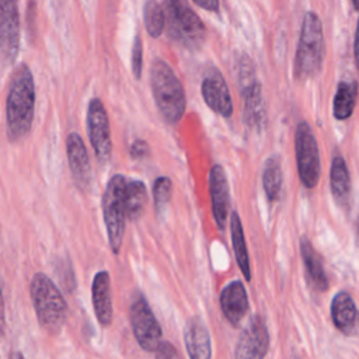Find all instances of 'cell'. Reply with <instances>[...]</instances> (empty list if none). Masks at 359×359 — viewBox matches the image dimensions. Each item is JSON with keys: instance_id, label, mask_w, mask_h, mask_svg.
<instances>
[{"instance_id": "obj_7", "label": "cell", "mask_w": 359, "mask_h": 359, "mask_svg": "<svg viewBox=\"0 0 359 359\" xmlns=\"http://www.w3.org/2000/svg\"><path fill=\"white\" fill-rule=\"evenodd\" d=\"M294 150L300 182L311 189L318 184L321 164L316 136L306 121H300L296 126Z\"/></svg>"}, {"instance_id": "obj_20", "label": "cell", "mask_w": 359, "mask_h": 359, "mask_svg": "<svg viewBox=\"0 0 359 359\" xmlns=\"http://www.w3.org/2000/svg\"><path fill=\"white\" fill-rule=\"evenodd\" d=\"M300 254H302L303 264L306 268V275H307L311 286L318 292L327 290L328 280H327V275H325V271L323 266L321 257L317 254V251L313 248L311 243L306 237L300 238Z\"/></svg>"}, {"instance_id": "obj_25", "label": "cell", "mask_w": 359, "mask_h": 359, "mask_svg": "<svg viewBox=\"0 0 359 359\" xmlns=\"http://www.w3.org/2000/svg\"><path fill=\"white\" fill-rule=\"evenodd\" d=\"M282 184H283V174H282L280 158L278 156H271L266 160L262 171V185L269 202H275L279 198Z\"/></svg>"}, {"instance_id": "obj_11", "label": "cell", "mask_w": 359, "mask_h": 359, "mask_svg": "<svg viewBox=\"0 0 359 359\" xmlns=\"http://www.w3.org/2000/svg\"><path fill=\"white\" fill-rule=\"evenodd\" d=\"M269 348V335L261 316L255 314L240 332L236 344V359H264Z\"/></svg>"}, {"instance_id": "obj_18", "label": "cell", "mask_w": 359, "mask_h": 359, "mask_svg": "<svg viewBox=\"0 0 359 359\" xmlns=\"http://www.w3.org/2000/svg\"><path fill=\"white\" fill-rule=\"evenodd\" d=\"M93 307L98 323L108 327L112 321V299H111V280L107 271L95 273L91 285Z\"/></svg>"}, {"instance_id": "obj_3", "label": "cell", "mask_w": 359, "mask_h": 359, "mask_svg": "<svg viewBox=\"0 0 359 359\" xmlns=\"http://www.w3.org/2000/svg\"><path fill=\"white\" fill-rule=\"evenodd\" d=\"M29 292L39 325L49 334H59L67 318V304L60 290L45 273L38 272L31 279Z\"/></svg>"}, {"instance_id": "obj_33", "label": "cell", "mask_w": 359, "mask_h": 359, "mask_svg": "<svg viewBox=\"0 0 359 359\" xmlns=\"http://www.w3.org/2000/svg\"><path fill=\"white\" fill-rule=\"evenodd\" d=\"M353 56H355V66L359 72V20L356 25V32H355V42H353Z\"/></svg>"}, {"instance_id": "obj_34", "label": "cell", "mask_w": 359, "mask_h": 359, "mask_svg": "<svg viewBox=\"0 0 359 359\" xmlns=\"http://www.w3.org/2000/svg\"><path fill=\"white\" fill-rule=\"evenodd\" d=\"M4 327H6V316H4V303H3V296L0 290V337L4 334Z\"/></svg>"}, {"instance_id": "obj_21", "label": "cell", "mask_w": 359, "mask_h": 359, "mask_svg": "<svg viewBox=\"0 0 359 359\" xmlns=\"http://www.w3.org/2000/svg\"><path fill=\"white\" fill-rule=\"evenodd\" d=\"M359 97V84L355 80H342L338 83L334 101H332V114L335 119L345 121L348 119L358 102Z\"/></svg>"}, {"instance_id": "obj_28", "label": "cell", "mask_w": 359, "mask_h": 359, "mask_svg": "<svg viewBox=\"0 0 359 359\" xmlns=\"http://www.w3.org/2000/svg\"><path fill=\"white\" fill-rule=\"evenodd\" d=\"M237 81H238L240 93L258 81L255 77L254 66L248 56H243L237 63Z\"/></svg>"}, {"instance_id": "obj_16", "label": "cell", "mask_w": 359, "mask_h": 359, "mask_svg": "<svg viewBox=\"0 0 359 359\" xmlns=\"http://www.w3.org/2000/svg\"><path fill=\"white\" fill-rule=\"evenodd\" d=\"M220 307L227 321L234 327L245 317L248 311V297L240 280H233L223 287L220 293Z\"/></svg>"}, {"instance_id": "obj_27", "label": "cell", "mask_w": 359, "mask_h": 359, "mask_svg": "<svg viewBox=\"0 0 359 359\" xmlns=\"http://www.w3.org/2000/svg\"><path fill=\"white\" fill-rule=\"evenodd\" d=\"M171 192H172V184L168 177H158L154 184H153V201H154V208L158 215H161L170 199H171Z\"/></svg>"}, {"instance_id": "obj_32", "label": "cell", "mask_w": 359, "mask_h": 359, "mask_svg": "<svg viewBox=\"0 0 359 359\" xmlns=\"http://www.w3.org/2000/svg\"><path fill=\"white\" fill-rule=\"evenodd\" d=\"M194 1L203 10H208L212 13L219 11V0H194Z\"/></svg>"}, {"instance_id": "obj_10", "label": "cell", "mask_w": 359, "mask_h": 359, "mask_svg": "<svg viewBox=\"0 0 359 359\" xmlns=\"http://www.w3.org/2000/svg\"><path fill=\"white\" fill-rule=\"evenodd\" d=\"M20 48V17L17 0H0V59L13 63Z\"/></svg>"}, {"instance_id": "obj_15", "label": "cell", "mask_w": 359, "mask_h": 359, "mask_svg": "<svg viewBox=\"0 0 359 359\" xmlns=\"http://www.w3.org/2000/svg\"><path fill=\"white\" fill-rule=\"evenodd\" d=\"M331 318L335 328L344 335H359V310L348 292L342 290L332 297Z\"/></svg>"}, {"instance_id": "obj_36", "label": "cell", "mask_w": 359, "mask_h": 359, "mask_svg": "<svg viewBox=\"0 0 359 359\" xmlns=\"http://www.w3.org/2000/svg\"><path fill=\"white\" fill-rule=\"evenodd\" d=\"M356 230H358V236H359V217L356 220Z\"/></svg>"}, {"instance_id": "obj_13", "label": "cell", "mask_w": 359, "mask_h": 359, "mask_svg": "<svg viewBox=\"0 0 359 359\" xmlns=\"http://www.w3.org/2000/svg\"><path fill=\"white\" fill-rule=\"evenodd\" d=\"M209 192L212 201V213L219 230H224L229 208H230V192L226 172L222 165L215 164L209 172Z\"/></svg>"}, {"instance_id": "obj_19", "label": "cell", "mask_w": 359, "mask_h": 359, "mask_svg": "<svg viewBox=\"0 0 359 359\" xmlns=\"http://www.w3.org/2000/svg\"><path fill=\"white\" fill-rule=\"evenodd\" d=\"M243 118L250 129L259 130L266 121V108L259 81L241 91Z\"/></svg>"}, {"instance_id": "obj_2", "label": "cell", "mask_w": 359, "mask_h": 359, "mask_svg": "<svg viewBox=\"0 0 359 359\" xmlns=\"http://www.w3.org/2000/svg\"><path fill=\"white\" fill-rule=\"evenodd\" d=\"M150 87L161 116L168 123H177L185 112L187 100L181 81L165 60L156 59L153 62Z\"/></svg>"}, {"instance_id": "obj_26", "label": "cell", "mask_w": 359, "mask_h": 359, "mask_svg": "<svg viewBox=\"0 0 359 359\" xmlns=\"http://www.w3.org/2000/svg\"><path fill=\"white\" fill-rule=\"evenodd\" d=\"M143 20L146 29L150 36L158 38L165 27L163 6H160L156 0H147L143 7Z\"/></svg>"}, {"instance_id": "obj_1", "label": "cell", "mask_w": 359, "mask_h": 359, "mask_svg": "<svg viewBox=\"0 0 359 359\" xmlns=\"http://www.w3.org/2000/svg\"><path fill=\"white\" fill-rule=\"evenodd\" d=\"M34 77L29 67L22 63L14 70L11 76L6 100L7 135L10 140H20L29 132L34 119Z\"/></svg>"}, {"instance_id": "obj_9", "label": "cell", "mask_w": 359, "mask_h": 359, "mask_svg": "<svg viewBox=\"0 0 359 359\" xmlns=\"http://www.w3.org/2000/svg\"><path fill=\"white\" fill-rule=\"evenodd\" d=\"M87 132L93 150L100 163L105 164L111 158L112 142L107 111L100 98H93L87 109Z\"/></svg>"}, {"instance_id": "obj_8", "label": "cell", "mask_w": 359, "mask_h": 359, "mask_svg": "<svg viewBox=\"0 0 359 359\" xmlns=\"http://www.w3.org/2000/svg\"><path fill=\"white\" fill-rule=\"evenodd\" d=\"M129 313L132 330L140 348L147 352L157 351L161 345L163 332L156 316L142 293H137L133 297Z\"/></svg>"}, {"instance_id": "obj_12", "label": "cell", "mask_w": 359, "mask_h": 359, "mask_svg": "<svg viewBox=\"0 0 359 359\" xmlns=\"http://www.w3.org/2000/svg\"><path fill=\"white\" fill-rule=\"evenodd\" d=\"M201 93L206 105L222 115L223 118H230L233 114V100L230 90L222 73L217 70L209 72L202 80Z\"/></svg>"}, {"instance_id": "obj_30", "label": "cell", "mask_w": 359, "mask_h": 359, "mask_svg": "<svg viewBox=\"0 0 359 359\" xmlns=\"http://www.w3.org/2000/svg\"><path fill=\"white\" fill-rule=\"evenodd\" d=\"M150 153V147L147 144L146 140H142V139H137L135 140L132 144H130V149H129V154L133 160H142L144 157H147Z\"/></svg>"}, {"instance_id": "obj_29", "label": "cell", "mask_w": 359, "mask_h": 359, "mask_svg": "<svg viewBox=\"0 0 359 359\" xmlns=\"http://www.w3.org/2000/svg\"><path fill=\"white\" fill-rule=\"evenodd\" d=\"M130 66L135 79H140L142 69H143V45L139 35L135 36L133 45H132V56H130Z\"/></svg>"}, {"instance_id": "obj_22", "label": "cell", "mask_w": 359, "mask_h": 359, "mask_svg": "<svg viewBox=\"0 0 359 359\" xmlns=\"http://www.w3.org/2000/svg\"><path fill=\"white\" fill-rule=\"evenodd\" d=\"M330 185L334 198L339 203H345L351 192V177L344 157L334 156L330 170Z\"/></svg>"}, {"instance_id": "obj_14", "label": "cell", "mask_w": 359, "mask_h": 359, "mask_svg": "<svg viewBox=\"0 0 359 359\" xmlns=\"http://www.w3.org/2000/svg\"><path fill=\"white\" fill-rule=\"evenodd\" d=\"M67 160L72 177L80 189H87L91 181V164L81 136L72 132L66 139Z\"/></svg>"}, {"instance_id": "obj_24", "label": "cell", "mask_w": 359, "mask_h": 359, "mask_svg": "<svg viewBox=\"0 0 359 359\" xmlns=\"http://www.w3.org/2000/svg\"><path fill=\"white\" fill-rule=\"evenodd\" d=\"M147 203V189L146 185L139 180L126 181L125 187V206H126V216L130 220H137Z\"/></svg>"}, {"instance_id": "obj_5", "label": "cell", "mask_w": 359, "mask_h": 359, "mask_svg": "<svg viewBox=\"0 0 359 359\" xmlns=\"http://www.w3.org/2000/svg\"><path fill=\"white\" fill-rule=\"evenodd\" d=\"M163 11L167 35L187 48H198L205 39V25L185 0H164Z\"/></svg>"}, {"instance_id": "obj_23", "label": "cell", "mask_w": 359, "mask_h": 359, "mask_svg": "<svg viewBox=\"0 0 359 359\" xmlns=\"http://www.w3.org/2000/svg\"><path fill=\"white\" fill-rule=\"evenodd\" d=\"M230 233H231V244H233V251L237 259V264L247 280L251 279V269H250V258H248V251H247V244L244 238V231L241 226L240 216L237 212H231L230 216Z\"/></svg>"}, {"instance_id": "obj_4", "label": "cell", "mask_w": 359, "mask_h": 359, "mask_svg": "<svg viewBox=\"0 0 359 359\" xmlns=\"http://www.w3.org/2000/svg\"><path fill=\"white\" fill-rule=\"evenodd\" d=\"M324 60V34L318 15L307 11L303 17L299 43L294 56V76L297 80L314 77Z\"/></svg>"}, {"instance_id": "obj_17", "label": "cell", "mask_w": 359, "mask_h": 359, "mask_svg": "<svg viewBox=\"0 0 359 359\" xmlns=\"http://www.w3.org/2000/svg\"><path fill=\"white\" fill-rule=\"evenodd\" d=\"M184 342L189 359H212L210 335L199 317L188 320L184 331Z\"/></svg>"}, {"instance_id": "obj_6", "label": "cell", "mask_w": 359, "mask_h": 359, "mask_svg": "<svg viewBox=\"0 0 359 359\" xmlns=\"http://www.w3.org/2000/svg\"><path fill=\"white\" fill-rule=\"evenodd\" d=\"M125 187L126 178L121 174H115L107 184L102 196V215L107 227L109 247L114 254H119L126 220L125 206Z\"/></svg>"}, {"instance_id": "obj_31", "label": "cell", "mask_w": 359, "mask_h": 359, "mask_svg": "<svg viewBox=\"0 0 359 359\" xmlns=\"http://www.w3.org/2000/svg\"><path fill=\"white\" fill-rule=\"evenodd\" d=\"M156 359H180V355L170 342H161L156 351Z\"/></svg>"}, {"instance_id": "obj_35", "label": "cell", "mask_w": 359, "mask_h": 359, "mask_svg": "<svg viewBox=\"0 0 359 359\" xmlns=\"http://www.w3.org/2000/svg\"><path fill=\"white\" fill-rule=\"evenodd\" d=\"M352 3H353V6H355V8L359 11V0H352Z\"/></svg>"}]
</instances>
